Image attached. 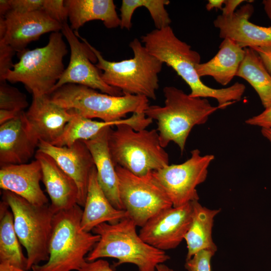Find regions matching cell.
I'll list each match as a JSON object with an SVG mask.
<instances>
[{
	"mask_svg": "<svg viewBox=\"0 0 271 271\" xmlns=\"http://www.w3.org/2000/svg\"><path fill=\"white\" fill-rule=\"evenodd\" d=\"M141 42L150 54L173 68L182 78L191 89V96L214 98L219 109L241 99L245 90L242 83L236 82L228 87L216 89L201 81L196 70V65L201 63L200 55L180 40L170 26L147 33L141 37Z\"/></svg>",
	"mask_w": 271,
	"mask_h": 271,
	"instance_id": "1",
	"label": "cell"
},
{
	"mask_svg": "<svg viewBox=\"0 0 271 271\" xmlns=\"http://www.w3.org/2000/svg\"><path fill=\"white\" fill-rule=\"evenodd\" d=\"M163 93L164 105H149L145 113L157 121L161 146L165 148L173 142L183 153L193 127L205 123L219 108L212 106L207 98L192 97L174 86L165 87Z\"/></svg>",
	"mask_w": 271,
	"mask_h": 271,
	"instance_id": "2",
	"label": "cell"
},
{
	"mask_svg": "<svg viewBox=\"0 0 271 271\" xmlns=\"http://www.w3.org/2000/svg\"><path fill=\"white\" fill-rule=\"evenodd\" d=\"M137 225L129 217L115 224L103 223L92 230L100 239L87 255V261L103 257L116 258L113 266L130 263L139 271H157L156 266L170 259L165 251L145 242L137 232Z\"/></svg>",
	"mask_w": 271,
	"mask_h": 271,
	"instance_id": "3",
	"label": "cell"
},
{
	"mask_svg": "<svg viewBox=\"0 0 271 271\" xmlns=\"http://www.w3.org/2000/svg\"><path fill=\"white\" fill-rule=\"evenodd\" d=\"M83 210L78 204L55 213L46 263L36 265L33 271H79L86 255L100 239L98 234L81 229Z\"/></svg>",
	"mask_w": 271,
	"mask_h": 271,
	"instance_id": "4",
	"label": "cell"
},
{
	"mask_svg": "<svg viewBox=\"0 0 271 271\" xmlns=\"http://www.w3.org/2000/svg\"><path fill=\"white\" fill-rule=\"evenodd\" d=\"M87 43L97 57L95 65L103 71L101 77L105 83L119 89L123 94L156 99L158 74L163 63L150 54L138 39L134 38L129 45L133 57L117 62L105 60L99 51Z\"/></svg>",
	"mask_w": 271,
	"mask_h": 271,
	"instance_id": "5",
	"label": "cell"
},
{
	"mask_svg": "<svg viewBox=\"0 0 271 271\" xmlns=\"http://www.w3.org/2000/svg\"><path fill=\"white\" fill-rule=\"evenodd\" d=\"M49 96L53 102L71 113L106 122L124 119L129 113L145 112L150 105L149 99L145 96L112 95L74 84L64 85Z\"/></svg>",
	"mask_w": 271,
	"mask_h": 271,
	"instance_id": "6",
	"label": "cell"
},
{
	"mask_svg": "<svg viewBox=\"0 0 271 271\" xmlns=\"http://www.w3.org/2000/svg\"><path fill=\"white\" fill-rule=\"evenodd\" d=\"M111 128L108 139L115 166L144 176L169 165L168 154L160 144L157 129L138 130L127 124Z\"/></svg>",
	"mask_w": 271,
	"mask_h": 271,
	"instance_id": "7",
	"label": "cell"
},
{
	"mask_svg": "<svg viewBox=\"0 0 271 271\" xmlns=\"http://www.w3.org/2000/svg\"><path fill=\"white\" fill-rule=\"evenodd\" d=\"M63 36L51 33L45 46L19 53V62L0 82H21L34 96L50 95L65 69L63 59L68 49Z\"/></svg>",
	"mask_w": 271,
	"mask_h": 271,
	"instance_id": "8",
	"label": "cell"
},
{
	"mask_svg": "<svg viewBox=\"0 0 271 271\" xmlns=\"http://www.w3.org/2000/svg\"><path fill=\"white\" fill-rule=\"evenodd\" d=\"M2 200L12 212L16 233L27 251V270L48 261L55 214L50 204L36 206L8 191H3Z\"/></svg>",
	"mask_w": 271,
	"mask_h": 271,
	"instance_id": "9",
	"label": "cell"
},
{
	"mask_svg": "<svg viewBox=\"0 0 271 271\" xmlns=\"http://www.w3.org/2000/svg\"><path fill=\"white\" fill-rule=\"evenodd\" d=\"M115 170L122 204L137 226L142 227L161 211L173 207L152 172L139 176L118 166Z\"/></svg>",
	"mask_w": 271,
	"mask_h": 271,
	"instance_id": "10",
	"label": "cell"
},
{
	"mask_svg": "<svg viewBox=\"0 0 271 271\" xmlns=\"http://www.w3.org/2000/svg\"><path fill=\"white\" fill-rule=\"evenodd\" d=\"M214 159L212 155L202 156L198 149H194L185 162L169 165L153 171L152 175L167 195L173 207H179L199 200L196 188L205 181L208 167Z\"/></svg>",
	"mask_w": 271,
	"mask_h": 271,
	"instance_id": "11",
	"label": "cell"
},
{
	"mask_svg": "<svg viewBox=\"0 0 271 271\" xmlns=\"http://www.w3.org/2000/svg\"><path fill=\"white\" fill-rule=\"evenodd\" d=\"M61 33L70 46V61L52 93L64 85L74 84L112 95H123L120 90L107 85L103 80L101 71L93 64L97 63V59L88 46V41L81 37L78 32H74L67 22L62 24Z\"/></svg>",
	"mask_w": 271,
	"mask_h": 271,
	"instance_id": "12",
	"label": "cell"
},
{
	"mask_svg": "<svg viewBox=\"0 0 271 271\" xmlns=\"http://www.w3.org/2000/svg\"><path fill=\"white\" fill-rule=\"evenodd\" d=\"M192 211L191 202L163 210L141 227L139 234L145 242L158 249H174L184 239Z\"/></svg>",
	"mask_w": 271,
	"mask_h": 271,
	"instance_id": "13",
	"label": "cell"
},
{
	"mask_svg": "<svg viewBox=\"0 0 271 271\" xmlns=\"http://www.w3.org/2000/svg\"><path fill=\"white\" fill-rule=\"evenodd\" d=\"M38 151L52 157L59 167L76 183L78 191L77 204L84 207L89 178L95 167L92 156L83 141L69 147H57L40 141Z\"/></svg>",
	"mask_w": 271,
	"mask_h": 271,
	"instance_id": "14",
	"label": "cell"
},
{
	"mask_svg": "<svg viewBox=\"0 0 271 271\" xmlns=\"http://www.w3.org/2000/svg\"><path fill=\"white\" fill-rule=\"evenodd\" d=\"M6 31L3 40L16 52L22 53L28 45L43 34L61 31L62 25L43 10L19 13L10 11L5 16Z\"/></svg>",
	"mask_w": 271,
	"mask_h": 271,
	"instance_id": "15",
	"label": "cell"
},
{
	"mask_svg": "<svg viewBox=\"0 0 271 271\" xmlns=\"http://www.w3.org/2000/svg\"><path fill=\"white\" fill-rule=\"evenodd\" d=\"M39 141L24 111L0 125V166L27 163Z\"/></svg>",
	"mask_w": 271,
	"mask_h": 271,
	"instance_id": "16",
	"label": "cell"
},
{
	"mask_svg": "<svg viewBox=\"0 0 271 271\" xmlns=\"http://www.w3.org/2000/svg\"><path fill=\"white\" fill-rule=\"evenodd\" d=\"M253 11L251 5L246 4L231 16H218L214 25L219 29V37L243 49L271 45V26H259L249 21Z\"/></svg>",
	"mask_w": 271,
	"mask_h": 271,
	"instance_id": "17",
	"label": "cell"
},
{
	"mask_svg": "<svg viewBox=\"0 0 271 271\" xmlns=\"http://www.w3.org/2000/svg\"><path fill=\"white\" fill-rule=\"evenodd\" d=\"M41 165L37 160L30 163L1 166L0 188L12 192L36 206L48 204V199L41 189Z\"/></svg>",
	"mask_w": 271,
	"mask_h": 271,
	"instance_id": "18",
	"label": "cell"
},
{
	"mask_svg": "<svg viewBox=\"0 0 271 271\" xmlns=\"http://www.w3.org/2000/svg\"><path fill=\"white\" fill-rule=\"evenodd\" d=\"M26 117L39 140L52 144L62 134L73 114L53 102L49 95L33 96Z\"/></svg>",
	"mask_w": 271,
	"mask_h": 271,
	"instance_id": "19",
	"label": "cell"
},
{
	"mask_svg": "<svg viewBox=\"0 0 271 271\" xmlns=\"http://www.w3.org/2000/svg\"><path fill=\"white\" fill-rule=\"evenodd\" d=\"M35 159L42 170V181L50 198L55 213L77 204L78 188L74 181L65 173L50 156L38 150Z\"/></svg>",
	"mask_w": 271,
	"mask_h": 271,
	"instance_id": "20",
	"label": "cell"
},
{
	"mask_svg": "<svg viewBox=\"0 0 271 271\" xmlns=\"http://www.w3.org/2000/svg\"><path fill=\"white\" fill-rule=\"evenodd\" d=\"M111 128V126L106 127L93 138L83 142L92 156L97 180L106 196L115 208L124 210L120 198L115 166L108 148V139Z\"/></svg>",
	"mask_w": 271,
	"mask_h": 271,
	"instance_id": "21",
	"label": "cell"
},
{
	"mask_svg": "<svg viewBox=\"0 0 271 271\" xmlns=\"http://www.w3.org/2000/svg\"><path fill=\"white\" fill-rule=\"evenodd\" d=\"M153 121L145 112L133 113L128 118L112 122L97 121L73 114L61 136L51 144L57 147H69L76 142L91 139L107 126L127 124L139 130L146 129Z\"/></svg>",
	"mask_w": 271,
	"mask_h": 271,
	"instance_id": "22",
	"label": "cell"
},
{
	"mask_svg": "<svg viewBox=\"0 0 271 271\" xmlns=\"http://www.w3.org/2000/svg\"><path fill=\"white\" fill-rule=\"evenodd\" d=\"M83 207L81 227L86 232H90L103 223L115 224L129 217L126 211L115 208L110 202L98 182L95 167L90 176Z\"/></svg>",
	"mask_w": 271,
	"mask_h": 271,
	"instance_id": "23",
	"label": "cell"
},
{
	"mask_svg": "<svg viewBox=\"0 0 271 271\" xmlns=\"http://www.w3.org/2000/svg\"><path fill=\"white\" fill-rule=\"evenodd\" d=\"M64 3L74 32L93 20L101 21L108 29L120 27V19L112 0H65Z\"/></svg>",
	"mask_w": 271,
	"mask_h": 271,
	"instance_id": "24",
	"label": "cell"
},
{
	"mask_svg": "<svg viewBox=\"0 0 271 271\" xmlns=\"http://www.w3.org/2000/svg\"><path fill=\"white\" fill-rule=\"evenodd\" d=\"M217 54L208 61L196 66L199 76H209L222 85L229 83L236 76L242 61L245 49L229 39H224L220 44Z\"/></svg>",
	"mask_w": 271,
	"mask_h": 271,
	"instance_id": "25",
	"label": "cell"
},
{
	"mask_svg": "<svg viewBox=\"0 0 271 271\" xmlns=\"http://www.w3.org/2000/svg\"><path fill=\"white\" fill-rule=\"evenodd\" d=\"M191 203L193 209L191 222L184 237L187 248L186 260L203 250L217 251L212 233L214 218L220 209L208 208L202 206L198 200Z\"/></svg>",
	"mask_w": 271,
	"mask_h": 271,
	"instance_id": "26",
	"label": "cell"
},
{
	"mask_svg": "<svg viewBox=\"0 0 271 271\" xmlns=\"http://www.w3.org/2000/svg\"><path fill=\"white\" fill-rule=\"evenodd\" d=\"M16 233L12 211L6 202L0 203V263H8L27 270V257Z\"/></svg>",
	"mask_w": 271,
	"mask_h": 271,
	"instance_id": "27",
	"label": "cell"
},
{
	"mask_svg": "<svg viewBox=\"0 0 271 271\" xmlns=\"http://www.w3.org/2000/svg\"><path fill=\"white\" fill-rule=\"evenodd\" d=\"M236 76L249 83L257 93L264 108L271 105V75L268 72L257 53L250 48H245V55Z\"/></svg>",
	"mask_w": 271,
	"mask_h": 271,
	"instance_id": "28",
	"label": "cell"
},
{
	"mask_svg": "<svg viewBox=\"0 0 271 271\" xmlns=\"http://www.w3.org/2000/svg\"><path fill=\"white\" fill-rule=\"evenodd\" d=\"M170 3L168 0H123L120 8V27L130 30L132 27L131 19L134 11L142 7L148 10L156 29H160L169 26L171 20L165 6Z\"/></svg>",
	"mask_w": 271,
	"mask_h": 271,
	"instance_id": "29",
	"label": "cell"
},
{
	"mask_svg": "<svg viewBox=\"0 0 271 271\" xmlns=\"http://www.w3.org/2000/svg\"><path fill=\"white\" fill-rule=\"evenodd\" d=\"M27 96L7 81L0 82V109L24 111L28 106Z\"/></svg>",
	"mask_w": 271,
	"mask_h": 271,
	"instance_id": "30",
	"label": "cell"
},
{
	"mask_svg": "<svg viewBox=\"0 0 271 271\" xmlns=\"http://www.w3.org/2000/svg\"><path fill=\"white\" fill-rule=\"evenodd\" d=\"M216 252L203 250L186 260L184 266L187 271H211V260Z\"/></svg>",
	"mask_w": 271,
	"mask_h": 271,
	"instance_id": "31",
	"label": "cell"
},
{
	"mask_svg": "<svg viewBox=\"0 0 271 271\" xmlns=\"http://www.w3.org/2000/svg\"><path fill=\"white\" fill-rule=\"evenodd\" d=\"M42 10L61 25L67 22L68 10L63 0H44Z\"/></svg>",
	"mask_w": 271,
	"mask_h": 271,
	"instance_id": "32",
	"label": "cell"
},
{
	"mask_svg": "<svg viewBox=\"0 0 271 271\" xmlns=\"http://www.w3.org/2000/svg\"><path fill=\"white\" fill-rule=\"evenodd\" d=\"M16 51L3 40H0V81L14 67L12 59Z\"/></svg>",
	"mask_w": 271,
	"mask_h": 271,
	"instance_id": "33",
	"label": "cell"
},
{
	"mask_svg": "<svg viewBox=\"0 0 271 271\" xmlns=\"http://www.w3.org/2000/svg\"><path fill=\"white\" fill-rule=\"evenodd\" d=\"M44 0H10L11 11L30 13L42 10Z\"/></svg>",
	"mask_w": 271,
	"mask_h": 271,
	"instance_id": "34",
	"label": "cell"
},
{
	"mask_svg": "<svg viewBox=\"0 0 271 271\" xmlns=\"http://www.w3.org/2000/svg\"><path fill=\"white\" fill-rule=\"evenodd\" d=\"M247 124L262 128H271V105L264 109L260 114L245 120Z\"/></svg>",
	"mask_w": 271,
	"mask_h": 271,
	"instance_id": "35",
	"label": "cell"
},
{
	"mask_svg": "<svg viewBox=\"0 0 271 271\" xmlns=\"http://www.w3.org/2000/svg\"><path fill=\"white\" fill-rule=\"evenodd\" d=\"M79 271H114L106 260L98 259L93 261H86Z\"/></svg>",
	"mask_w": 271,
	"mask_h": 271,
	"instance_id": "36",
	"label": "cell"
},
{
	"mask_svg": "<svg viewBox=\"0 0 271 271\" xmlns=\"http://www.w3.org/2000/svg\"><path fill=\"white\" fill-rule=\"evenodd\" d=\"M251 49L257 53L265 68L271 75V45Z\"/></svg>",
	"mask_w": 271,
	"mask_h": 271,
	"instance_id": "37",
	"label": "cell"
},
{
	"mask_svg": "<svg viewBox=\"0 0 271 271\" xmlns=\"http://www.w3.org/2000/svg\"><path fill=\"white\" fill-rule=\"evenodd\" d=\"M245 2L243 0H224V7L222 11V15L229 16L233 15L235 12L237 7L241 3Z\"/></svg>",
	"mask_w": 271,
	"mask_h": 271,
	"instance_id": "38",
	"label": "cell"
},
{
	"mask_svg": "<svg viewBox=\"0 0 271 271\" xmlns=\"http://www.w3.org/2000/svg\"><path fill=\"white\" fill-rule=\"evenodd\" d=\"M22 111L0 109V125L16 118Z\"/></svg>",
	"mask_w": 271,
	"mask_h": 271,
	"instance_id": "39",
	"label": "cell"
},
{
	"mask_svg": "<svg viewBox=\"0 0 271 271\" xmlns=\"http://www.w3.org/2000/svg\"><path fill=\"white\" fill-rule=\"evenodd\" d=\"M11 10L10 0L0 1V17H5Z\"/></svg>",
	"mask_w": 271,
	"mask_h": 271,
	"instance_id": "40",
	"label": "cell"
},
{
	"mask_svg": "<svg viewBox=\"0 0 271 271\" xmlns=\"http://www.w3.org/2000/svg\"><path fill=\"white\" fill-rule=\"evenodd\" d=\"M224 3V0H209L206 8L209 11L214 8L222 10Z\"/></svg>",
	"mask_w": 271,
	"mask_h": 271,
	"instance_id": "41",
	"label": "cell"
},
{
	"mask_svg": "<svg viewBox=\"0 0 271 271\" xmlns=\"http://www.w3.org/2000/svg\"><path fill=\"white\" fill-rule=\"evenodd\" d=\"M0 271H28L17 267L8 263H0Z\"/></svg>",
	"mask_w": 271,
	"mask_h": 271,
	"instance_id": "42",
	"label": "cell"
},
{
	"mask_svg": "<svg viewBox=\"0 0 271 271\" xmlns=\"http://www.w3.org/2000/svg\"><path fill=\"white\" fill-rule=\"evenodd\" d=\"M264 11L271 21V0H264L262 2Z\"/></svg>",
	"mask_w": 271,
	"mask_h": 271,
	"instance_id": "43",
	"label": "cell"
},
{
	"mask_svg": "<svg viewBox=\"0 0 271 271\" xmlns=\"http://www.w3.org/2000/svg\"><path fill=\"white\" fill-rule=\"evenodd\" d=\"M261 132L262 136L271 144V128H262Z\"/></svg>",
	"mask_w": 271,
	"mask_h": 271,
	"instance_id": "44",
	"label": "cell"
},
{
	"mask_svg": "<svg viewBox=\"0 0 271 271\" xmlns=\"http://www.w3.org/2000/svg\"><path fill=\"white\" fill-rule=\"evenodd\" d=\"M157 271H174L164 263H160L156 266Z\"/></svg>",
	"mask_w": 271,
	"mask_h": 271,
	"instance_id": "45",
	"label": "cell"
}]
</instances>
